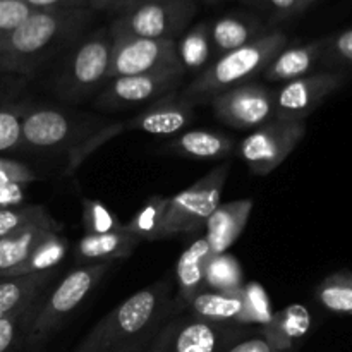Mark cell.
Instances as JSON below:
<instances>
[{"mask_svg": "<svg viewBox=\"0 0 352 352\" xmlns=\"http://www.w3.org/2000/svg\"><path fill=\"white\" fill-rule=\"evenodd\" d=\"M208 2H217V0H208Z\"/></svg>", "mask_w": 352, "mask_h": 352, "instance_id": "7dc6e473", "label": "cell"}, {"mask_svg": "<svg viewBox=\"0 0 352 352\" xmlns=\"http://www.w3.org/2000/svg\"><path fill=\"white\" fill-rule=\"evenodd\" d=\"M261 26L253 19L237 16H226L208 24L210 47L222 57L244 45L260 38Z\"/></svg>", "mask_w": 352, "mask_h": 352, "instance_id": "603a6c76", "label": "cell"}, {"mask_svg": "<svg viewBox=\"0 0 352 352\" xmlns=\"http://www.w3.org/2000/svg\"><path fill=\"white\" fill-rule=\"evenodd\" d=\"M210 103L215 116L234 129L261 127L275 119V93L256 82L227 89Z\"/></svg>", "mask_w": 352, "mask_h": 352, "instance_id": "4fadbf2b", "label": "cell"}, {"mask_svg": "<svg viewBox=\"0 0 352 352\" xmlns=\"http://www.w3.org/2000/svg\"><path fill=\"white\" fill-rule=\"evenodd\" d=\"M120 0H88V6L95 10H116Z\"/></svg>", "mask_w": 352, "mask_h": 352, "instance_id": "ee69618b", "label": "cell"}, {"mask_svg": "<svg viewBox=\"0 0 352 352\" xmlns=\"http://www.w3.org/2000/svg\"><path fill=\"white\" fill-rule=\"evenodd\" d=\"M76 129V122L55 109L28 110L23 117L21 144L30 148H58L67 143Z\"/></svg>", "mask_w": 352, "mask_h": 352, "instance_id": "2e32d148", "label": "cell"}, {"mask_svg": "<svg viewBox=\"0 0 352 352\" xmlns=\"http://www.w3.org/2000/svg\"><path fill=\"white\" fill-rule=\"evenodd\" d=\"M229 174L230 165L222 164L212 168L191 188L168 198L162 239L177 234H192L203 229L213 210L220 205V196Z\"/></svg>", "mask_w": 352, "mask_h": 352, "instance_id": "ba28073f", "label": "cell"}, {"mask_svg": "<svg viewBox=\"0 0 352 352\" xmlns=\"http://www.w3.org/2000/svg\"><path fill=\"white\" fill-rule=\"evenodd\" d=\"M23 117L24 113L21 110H0V151L21 146Z\"/></svg>", "mask_w": 352, "mask_h": 352, "instance_id": "d590c367", "label": "cell"}, {"mask_svg": "<svg viewBox=\"0 0 352 352\" xmlns=\"http://www.w3.org/2000/svg\"><path fill=\"white\" fill-rule=\"evenodd\" d=\"M36 179L38 175L26 165L0 160V184H28Z\"/></svg>", "mask_w": 352, "mask_h": 352, "instance_id": "74e56055", "label": "cell"}, {"mask_svg": "<svg viewBox=\"0 0 352 352\" xmlns=\"http://www.w3.org/2000/svg\"><path fill=\"white\" fill-rule=\"evenodd\" d=\"M192 119H195L192 103L186 102L181 96L167 95L150 103L143 112L134 116L133 119L112 124L88 138L85 143L71 151V167L78 168L89 153H93L96 148L105 144L112 138L119 136L124 131H143V133L155 134V136H170V134L181 133L184 127L192 122Z\"/></svg>", "mask_w": 352, "mask_h": 352, "instance_id": "5b68a950", "label": "cell"}, {"mask_svg": "<svg viewBox=\"0 0 352 352\" xmlns=\"http://www.w3.org/2000/svg\"><path fill=\"white\" fill-rule=\"evenodd\" d=\"M305 134V120L274 119L241 141L239 155L253 174L267 175L294 151Z\"/></svg>", "mask_w": 352, "mask_h": 352, "instance_id": "8fae6325", "label": "cell"}, {"mask_svg": "<svg viewBox=\"0 0 352 352\" xmlns=\"http://www.w3.org/2000/svg\"><path fill=\"white\" fill-rule=\"evenodd\" d=\"M244 294H246L250 308L253 311L254 322L261 323L263 327L268 325L270 320L274 318V313H272L270 301H268V296L263 291V287L260 284H248L244 287Z\"/></svg>", "mask_w": 352, "mask_h": 352, "instance_id": "8d00e7d4", "label": "cell"}, {"mask_svg": "<svg viewBox=\"0 0 352 352\" xmlns=\"http://www.w3.org/2000/svg\"><path fill=\"white\" fill-rule=\"evenodd\" d=\"M88 19L86 9L33 10L0 41V64L9 71L30 74L43 58L74 38Z\"/></svg>", "mask_w": 352, "mask_h": 352, "instance_id": "7a4b0ae2", "label": "cell"}, {"mask_svg": "<svg viewBox=\"0 0 352 352\" xmlns=\"http://www.w3.org/2000/svg\"><path fill=\"white\" fill-rule=\"evenodd\" d=\"M285 45L287 36L282 31L261 34L251 43L219 57L215 64L203 71V74H199L179 96L192 105H198L212 102L217 95L227 89L248 85L261 76L265 67L274 60L275 55L284 50Z\"/></svg>", "mask_w": 352, "mask_h": 352, "instance_id": "3957f363", "label": "cell"}, {"mask_svg": "<svg viewBox=\"0 0 352 352\" xmlns=\"http://www.w3.org/2000/svg\"><path fill=\"white\" fill-rule=\"evenodd\" d=\"M82 226L88 234H109L122 229L116 215L98 199H82Z\"/></svg>", "mask_w": 352, "mask_h": 352, "instance_id": "d6a6232c", "label": "cell"}, {"mask_svg": "<svg viewBox=\"0 0 352 352\" xmlns=\"http://www.w3.org/2000/svg\"><path fill=\"white\" fill-rule=\"evenodd\" d=\"M248 333V327L208 322L188 313L165 322L146 352H223Z\"/></svg>", "mask_w": 352, "mask_h": 352, "instance_id": "52a82bcc", "label": "cell"}, {"mask_svg": "<svg viewBox=\"0 0 352 352\" xmlns=\"http://www.w3.org/2000/svg\"><path fill=\"white\" fill-rule=\"evenodd\" d=\"M136 2H141V0H120L119 6H117V9H116V12H120V10H124L126 7L133 6V3H136Z\"/></svg>", "mask_w": 352, "mask_h": 352, "instance_id": "f6af8a7d", "label": "cell"}, {"mask_svg": "<svg viewBox=\"0 0 352 352\" xmlns=\"http://www.w3.org/2000/svg\"><path fill=\"white\" fill-rule=\"evenodd\" d=\"M323 43L325 41H315V43L301 45V47L284 48L265 67L261 76L268 82H289L308 76V72L322 58Z\"/></svg>", "mask_w": 352, "mask_h": 352, "instance_id": "ffe728a7", "label": "cell"}, {"mask_svg": "<svg viewBox=\"0 0 352 352\" xmlns=\"http://www.w3.org/2000/svg\"><path fill=\"white\" fill-rule=\"evenodd\" d=\"M320 60L327 65L352 67V30L337 34L333 40L323 43V54Z\"/></svg>", "mask_w": 352, "mask_h": 352, "instance_id": "836d02e7", "label": "cell"}, {"mask_svg": "<svg viewBox=\"0 0 352 352\" xmlns=\"http://www.w3.org/2000/svg\"><path fill=\"white\" fill-rule=\"evenodd\" d=\"M306 2H309V0H299V6H301V3H306Z\"/></svg>", "mask_w": 352, "mask_h": 352, "instance_id": "bcb514c9", "label": "cell"}, {"mask_svg": "<svg viewBox=\"0 0 352 352\" xmlns=\"http://www.w3.org/2000/svg\"><path fill=\"white\" fill-rule=\"evenodd\" d=\"M184 78V69L150 72V74L120 76L109 79L95 100V107L105 112L136 109L170 95Z\"/></svg>", "mask_w": 352, "mask_h": 352, "instance_id": "7c38bea8", "label": "cell"}, {"mask_svg": "<svg viewBox=\"0 0 352 352\" xmlns=\"http://www.w3.org/2000/svg\"><path fill=\"white\" fill-rule=\"evenodd\" d=\"M43 301L45 298L41 292L23 308L0 318V352H14L21 342H24L28 330H30L34 316L40 311Z\"/></svg>", "mask_w": 352, "mask_h": 352, "instance_id": "83f0119b", "label": "cell"}, {"mask_svg": "<svg viewBox=\"0 0 352 352\" xmlns=\"http://www.w3.org/2000/svg\"><path fill=\"white\" fill-rule=\"evenodd\" d=\"M179 62L184 71H199L212 54L208 24H198L177 45Z\"/></svg>", "mask_w": 352, "mask_h": 352, "instance_id": "4dcf8cb0", "label": "cell"}, {"mask_svg": "<svg viewBox=\"0 0 352 352\" xmlns=\"http://www.w3.org/2000/svg\"><path fill=\"white\" fill-rule=\"evenodd\" d=\"M267 2L280 16H287V14L299 9V0H267Z\"/></svg>", "mask_w": 352, "mask_h": 352, "instance_id": "7bdbcfd3", "label": "cell"}, {"mask_svg": "<svg viewBox=\"0 0 352 352\" xmlns=\"http://www.w3.org/2000/svg\"><path fill=\"white\" fill-rule=\"evenodd\" d=\"M195 12V0H141L120 10L110 33L150 40H175Z\"/></svg>", "mask_w": 352, "mask_h": 352, "instance_id": "9c48e42d", "label": "cell"}, {"mask_svg": "<svg viewBox=\"0 0 352 352\" xmlns=\"http://www.w3.org/2000/svg\"><path fill=\"white\" fill-rule=\"evenodd\" d=\"M112 34V58H110L109 79L182 69L175 40H150V38H138L129 34Z\"/></svg>", "mask_w": 352, "mask_h": 352, "instance_id": "30bf717a", "label": "cell"}, {"mask_svg": "<svg viewBox=\"0 0 352 352\" xmlns=\"http://www.w3.org/2000/svg\"><path fill=\"white\" fill-rule=\"evenodd\" d=\"M168 198L165 196H153L133 215V219L124 226V230L134 236L136 239L143 241H158L162 239V229H164V219L167 213Z\"/></svg>", "mask_w": 352, "mask_h": 352, "instance_id": "4316f807", "label": "cell"}, {"mask_svg": "<svg viewBox=\"0 0 352 352\" xmlns=\"http://www.w3.org/2000/svg\"><path fill=\"white\" fill-rule=\"evenodd\" d=\"M112 58L110 30L98 31L82 41L67 57L55 79L58 96L78 103L88 98L100 86L107 85Z\"/></svg>", "mask_w": 352, "mask_h": 352, "instance_id": "8992f818", "label": "cell"}, {"mask_svg": "<svg viewBox=\"0 0 352 352\" xmlns=\"http://www.w3.org/2000/svg\"><path fill=\"white\" fill-rule=\"evenodd\" d=\"M320 305L337 315H352V274L339 272L327 277L316 289Z\"/></svg>", "mask_w": 352, "mask_h": 352, "instance_id": "f546056e", "label": "cell"}, {"mask_svg": "<svg viewBox=\"0 0 352 352\" xmlns=\"http://www.w3.org/2000/svg\"><path fill=\"white\" fill-rule=\"evenodd\" d=\"M223 352H280L275 349L270 342L267 340V337L263 333L260 336H251L248 333L243 339L236 340L234 344H230Z\"/></svg>", "mask_w": 352, "mask_h": 352, "instance_id": "f35d334b", "label": "cell"}, {"mask_svg": "<svg viewBox=\"0 0 352 352\" xmlns=\"http://www.w3.org/2000/svg\"><path fill=\"white\" fill-rule=\"evenodd\" d=\"M141 241L124 230L109 234H86L76 243L74 260L78 265L113 263L117 260H126L136 251Z\"/></svg>", "mask_w": 352, "mask_h": 352, "instance_id": "ac0fdd59", "label": "cell"}, {"mask_svg": "<svg viewBox=\"0 0 352 352\" xmlns=\"http://www.w3.org/2000/svg\"><path fill=\"white\" fill-rule=\"evenodd\" d=\"M69 250L67 239L58 236V232L50 234L47 239L40 243V246L26 258L21 265L9 272L6 277H17V275L28 274H40V272L55 270L57 265L64 260L65 253ZM3 277V278H6Z\"/></svg>", "mask_w": 352, "mask_h": 352, "instance_id": "484cf974", "label": "cell"}, {"mask_svg": "<svg viewBox=\"0 0 352 352\" xmlns=\"http://www.w3.org/2000/svg\"><path fill=\"white\" fill-rule=\"evenodd\" d=\"M309 313L305 306H289L284 311L274 315L268 325L261 329V333L277 351L284 352L292 346L296 339L302 337L309 329Z\"/></svg>", "mask_w": 352, "mask_h": 352, "instance_id": "d4e9b609", "label": "cell"}, {"mask_svg": "<svg viewBox=\"0 0 352 352\" xmlns=\"http://www.w3.org/2000/svg\"><path fill=\"white\" fill-rule=\"evenodd\" d=\"M251 212H253V199H237V201L220 203L212 215L206 220V243L210 246V254H222L232 246L237 237L243 234L248 226Z\"/></svg>", "mask_w": 352, "mask_h": 352, "instance_id": "e0dca14e", "label": "cell"}, {"mask_svg": "<svg viewBox=\"0 0 352 352\" xmlns=\"http://www.w3.org/2000/svg\"><path fill=\"white\" fill-rule=\"evenodd\" d=\"M57 272L48 270L40 274L17 275L0 280V318L23 308L47 289L48 282L55 278Z\"/></svg>", "mask_w": 352, "mask_h": 352, "instance_id": "cb8c5ba5", "label": "cell"}, {"mask_svg": "<svg viewBox=\"0 0 352 352\" xmlns=\"http://www.w3.org/2000/svg\"><path fill=\"white\" fill-rule=\"evenodd\" d=\"M52 217L40 205L16 206V208H0V239L9 234L17 232L31 223L52 222Z\"/></svg>", "mask_w": 352, "mask_h": 352, "instance_id": "1f68e13d", "label": "cell"}, {"mask_svg": "<svg viewBox=\"0 0 352 352\" xmlns=\"http://www.w3.org/2000/svg\"><path fill=\"white\" fill-rule=\"evenodd\" d=\"M172 284L168 278L134 292L122 305L103 316L74 352H113L160 329L170 313Z\"/></svg>", "mask_w": 352, "mask_h": 352, "instance_id": "6da1fadb", "label": "cell"}, {"mask_svg": "<svg viewBox=\"0 0 352 352\" xmlns=\"http://www.w3.org/2000/svg\"><path fill=\"white\" fill-rule=\"evenodd\" d=\"M60 226L55 220L52 222L31 223L17 232L0 239V278L6 277L12 268L23 263L43 239L50 234L58 232Z\"/></svg>", "mask_w": 352, "mask_h": 352, "instance_id": "d6986e66", "label": "cell"}, {"mask_svg": "<svg viewBox=\"0 0 352 352\" xmlns=\"http://www.w3.org/2000/svg\"><path fill=\"white\" fill-rule=\"evenodd\" d=\"M189 315L215 323H232L248 327L254 322L244 287L236 292H213L203 289L188 305Z\"/></svg>", "mask_w": 352, "mask_h": 352, "instance_id": "9a60e30c", "label": "cell"}, {"mask_svg": "<svg viewBox=\"0 0 352 352\" xmlns=\"http://www.w3.org/2000/svg\"><path fill=\"white\" fill-rule=\"evenodd\" d=\"M158 330H160V329L151 330V332L144 333V336L140 337V339L133 340V342H131V344H127V346L120 347V349H117V351H113V352H146L148 346H150V342H151V340H153V337L157 336Z\"/></svg>", "mask_w": 352, "mask_h": 352, "instance_id": "b9f144b4", "label": "cell"}, {"mask_svg": "<svg viewBox=\"0 0 352 352\" xmlns=\"http://www.w3.org/2000/svg\"><path fill=\"white\" fill-rule=\"evenodd\" d=\"M344 82L342 72H320L285 82L275 93V119L305 120Z\"/></svg>", "mask_w": 352, "mask_h": 352, "instance_id": "5bb4252c", "label": "cell"}, {"mask_svg": "<svg viewBox=\"0 0 352 352\" xmlns=\"http://www.w3.org/2000/svg\"><path fill=\"white\" fill-rule=\"evenodd\" d=\"M112 263H93L72 270L41 305L24 339L28 349H38L58 330L71 313L79 308L89 292L95 291Z\"/></svg>", "mask_w": 352, "mask_h": 352, "instance_id": "277c9868", "label": "cell"}, {"mask_svg": "<svg viewBox=\"0 0 352 352\" xmlns=\"http://www.w3.org/2000/svg\"><path fill=\"white\" fill-rule=\"evenodd\" d=\"M33 14L23 0H0V41Z\"/></svg>", "mask_w": 352, "mask_h": 352, "instance_id": "e575fe53", "label": "cell"}, {"mask_svg": "<svg viewBox=\"0 0 352 352\" xmlns=\"http://www.w3.org/2000/svg\"><path fill=\"white\" fill-rule=\"evenodd\" d=\"M26 198V184H0V208L23 206Z\"/></svg>", "mask_w": 352, "mask_h": 352, "instance_id": "ab89813d", "label": "cell"}, {"mask_svg": "<svg viewBox=\"0 0 352 352\" xmlns=\"http://www.w3.org/2000/svg\"><path fill=\"white\" fill-rule=\"evenodd\" d=\"M172 153L198 160H220L232 153V138L215 131H188L167 144Z\"/></svg>", "mask_w": 352, "mask_h": 352, "instance_id": "7402d4cb", "label": "cell"}, {"mask_svg": "<svg viewBox=\"0 0 352 352\" xmlns=\"http://www.w3.org/2000/svg\"><path fill=\"white\" fill-rule=\"evenodd\" d=\"M244 287V272L232 254H215L206 263L205 289L213 292H236Z\"/></svg>", "mask_w": 352, "mask_h": 352, "instance_id": "f1b7e54d", "label": "cell"}, {"mask_svg": "<svg viewBox=\"0 0 352 352\" xmlns=\"http://www.w3.org/2000/svg\"><path fill=\"white\" fill-rule=\"evenodd\" d=\"M212 258L210 246L205 237L195 241L186 248L175 267V280H177V301L182 306H188L198 292L205 289L206 263Z\"/></svg>", "mask_w": 352, "mask_h": 352, "instance_id": "44dd1931", "label": "cell"}, {"mask_svg": "<svg viewBox=\"0 0 352 352\" xmlns=\"http://www.w3.org/2000/svg\"><path fill=\"white\" fill-rule=\"evenodd\" d=\"M33 10H58V9H85L88 0H23Z\"/></svg>", "mask_w": 352, "mask_h": 352, "instance_id": "60d3db41", "label": "cell"}]
</instances>
